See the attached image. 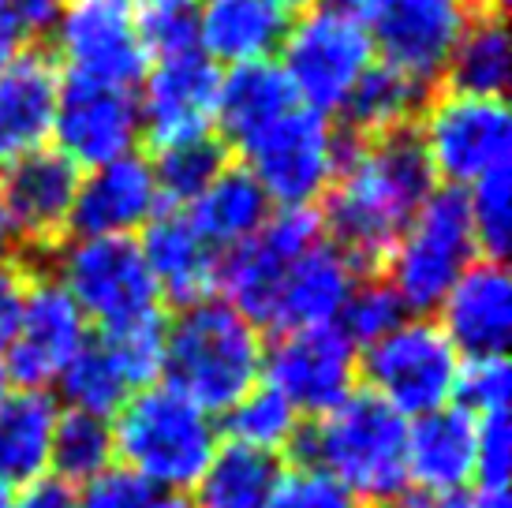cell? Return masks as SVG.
Wrapping results in <instances>:
<instances>
[{"instance_id": "cell-12", "label": "cell", "mask_w": 512, "mask_h": 508, "mask_svg": "<svg viewBox=\"0 0 512 508\" xmlns=\"http://www.w3.org/2000/svg\"><path fill=\"white\" fill-rule=\"evenodd\" d=\"M262 381L311 423L359 389V348L337 322L288 329L266 344Z\"/></svg>"}, {"instance_id": "cell-26", "label": "cell", "mask_w": 512, "mask_h": 508, "mask_svg": "<svg viewBox=\"0 0 512 508\" xmlns=\"http://www.w3.org/2000/svg\"><path fill=\"white\" fill-rule=\"evenodd\" d=\"M299 101L292 94L288 79L281 75L277 60H255L240 68L221 71L217 83V113L214 135L228 150H243L247 142L262 135L273 120H281Z\"/></svg>"}, {"instance_id": "cell-4", "label": "cell", "mask_w": 512, "mask_h": 508, "mask_svg": "<svg viewBox=\"0 0 512 508\" xmlns=\"http://www.w3.org/2000/svg\"><path fill=\"white\" fill-rule=\"evenodd\" d=\"M113 449L116 464L157 494H191L221 449V426L210 411L154 381L113 415Z\"/></svg>"}, {"instance_id": "cell-22", "label": "cell", "mask_w": 512, "mask_h": 508, "mask_svg": "<svg viewBox=\"0 0 512 508\" xmlns=\"http://www.w3.org/2000/svg\"><path fill=\"white\" fill-rule=\"evenodd\" d=\"M363 277L348 254L337 251L329 240L314 243L285 269L277 284V296L270 303L266 329L288 333V329H307V325L337 322L344 311V299L352 296L356 281Z\"/></svg>"}, {"instance_id": "cell-10", "label": "cell", "mask_w": 512, "mask_h": 508, "mask_svg": "<svg viewBox=\"0 0 512 508\" xmlns=\"http://www.w3.org/2000/svg\"><path fill=\"white\" fill-rule=\"evenodd\" d=\"M460 363L434 318L408 314L393 333L359 352V385L404 419H419L453 404Z\"/></svg>"}, {"instance_id": "cell-47", "label": "cell", "mask_w": 512, "mask_h": 508, "mask_svg": "<svg viewBox=\"0 0 512 508\" xmlns=\"http://www.w3.org/2000/svg\"><path fill=\"white\" fill-rule=\"evenodd\" d=\"M382 508H471V494H438V490H419L408 486Z\"/></svg>"}, {"instance_id": "cell-13", "label": "cell", "mask_w": 512, "mask_h": 508, "mask_svg": "<svg viewBox=\"0 0 512 508\" xmlns=\"http://www.w3.org/2000/svg\"><path fill=\"white\" fill-rule=\"evenodd\" d=\"M468 15L471 8L464 0H370L359 19L378 64L430 90L441 83Z\"/></svg>"}, {"instance_id": "cell-3", "label": "cell", "mask_w": 512, "mask_h": 508, "mask_svg": "<svg viewBox=\"0 0 512 508\" xmlns=\"http://www.w3.org/2000/svg\"><path fill=\"white\" fill-rule=\"evenodd\" d=\"M292 456L326 471L370 508H382L408 490V419L356 389L333 411L303 423Z\"/></svg>"}, {"instance_id": "cell-57", "label": "cell", "mask_w": 512, "mask_h": 508, "mask_svg": "<svg viewBox=\"0 0 512 508\" xmlns=\"http://www.w3.org/2000/svg\"><path fill=\"white\" fill-rule=\"evenodd\" d=\"M124 4H131V0H124Z\"/></svg>"}, {"instance_id": "cell-36", "label": "cell", "mask_w": 512, "mask_h": 508, "mask_svg": "<svg viewBox=\"0 0 512 508\" xmlns=\"http://www.w3.org/2000/svg\"><path fill=\"white\" fill-rule=\"evenodd\" d=\"M464 202H468V221L479 258L505 262V251L512 243V165L471 184L464 191Z\"/></svg>"}, {"instance_id": "cell-32", "label": "cell", "mask_w": 512, "mask_h": 508, "mask_svg": "<svg viewBox=\"0 0 512 508\" xmlns=\"http://www.w3.org/2000/svg\"><path fill=\"white\" fill-rule=\"evenodd\" d=\"M217 426H221V441H228V445L266 452V456L281 460V456L296 449V438L299 430H303V415L277 389H270L266 381H258L251 393H243L217 419Z\"/></svg>"}, {"instance_id": "cell-56", "label": "cell", "mask_w": 512, "mask_h": 508, "mask_svg": "<svg viewBox=\"0 0 512 508\" xmlns=\"http://www.w3.org/2000/svg\"><path fill=\"white\" fill-rule=\"evenodd\" d=\"M12 393V381H8V374H4V367H0V400Z\"/></svg>"}, {"instance_id": "cell-45", "label": "cell", "mask_w": 512, "mask_h": 508, "mask_svg": "<svg viewBox=\"0 0 512 508\" xmlns=\"http://www.w3.org/2000/svg\"><path fill=\"white\" fill-rule=\"evenodd\" d=\"M30 277L34 273H30L19 254H4L0 258V352H4V344L12 337L15 318H19V303H23Z\"/></svg>"}, {"instance_id": "cell-39", "label": "cell", "mask_w": 512, "mask_h": 508, "mask_svg": "<svg viewBox=\"0 0 512 508\" xmlns=\"http://www.w3.org/2000/svg\"><path fill=\"white\" fill-rule=\"evenodd\" d=\"M105 340V348L116 355V363L124 367L128 381L135 385V393L161 381V352H165V311L135 318L128 325H116L98 333Z\"/></svg>"}, {"instance_id": "cell-19", "label": "cell", "mask_w": 512, "mask_h": 508, "mask_svg": "<svg viewBox=\"0 0 512 508\" xmlns=\"http://www.w3.org/2000/svg\"><path fill=\"white\" fill-rule=\"evenodd\" d=\"M441 333L460 359L509 355L512 344V281L505 262L475 258L464 277L438 303Z\"/></svg>"}, {"instance_id": "cell-35", "label": "cell", "mask_w": 512, "mask_h": 508, "mask_svg": "<svg viewBox=\"0 0 512 508\" xmlns=\"http://www.w3.org/2000/svg\"><path fill=\"white\" fill-rule=\"evenodd\" d=\"M113 464V419L60 408L53 426V449H49V475L79 490L83 482L109 471Z\"/></svg>"}, {"instance_id": "cell-27", "label": "cell", "mask_w": 512, "mask_h": 508, "mask_svg": "<svg viewBox=\"0 0 512 508\" xmlns=\"http://www.w3.org/2000/svg\"><path fill=\"white\" fill-rule=\"evenodd\" d=\"M60 400L49 389H12L0 400V490H27L49 475Z\"/></svg>"}, {"instance_id": "cell-31", "label": "cell", "mask_w": 512, "mask_h": 508, "mask_svg": "<svg viewBox=\"0 0 512 508\" xmlns=\"http://www.w3.org/2000/svg\"><path fill=\"white\" fill-rule=\"evenodd\" d=\"M285 464L277 456L221 441L214 464L195 486V508H270Z\"/></svg>"}, {"instance_id": "cell-15", "label": "cell", "mask_w": 512, "mask_h": 508, "mask_svg": "<svg viewBox=\"0 0 512 508\" xmlns=\"http://www.w3.org/2000/svg\"><path fill=\"white\" fill-rule=\"evenodd\" d=\"M90 340V322L49 273H34L19 303V318L0 367L15 389H49L57 385L60 370Z\"/></svg>"}, {"instance_id": "cell-7", "label": "cell", "mask_w": 512, "mask_h": 508, "mask_svg": "<svg viewBox=\"0 0 512 508\" xmlns=\"http://www.w3.org/2000/svg\"><path fill=\"white\" fill-rule=\"evenodd\" d=\"M475 258H479V247L471 236L464 191L434 187V195L400 232V240L393 243L378 273L393 284L408 314L430 318Z\"/></svg>"}, {"instance_id": "cell-18", "label": "cell", "mask_w": 512, "mask_h": 508, "mask_svg": "<svg viewBox=\"0 0 512 508\" xmlns=\"http://www.w3.org/2000/svg\"><path fill=\"white\" fill-rule=\"evenodd\" d=\"M79 176L83 172L53 146H38L0 165V198L12 213L23 251H49L68 236Z\"/></svg>"}, {"instance_id": "cell-37", "label": "cell", "mask_w": 512, "mask_h": 508, "mask_svg": "<svg viewBox=\"0 0 512 508\" xmlns=\"http://www.w3.org/2000/svg\"><path fill=\"white\" fill-rule=\"evenodd\" d=\"M404 318H408V307L400 303L393 284L385 281L382 273H363L356 288H352V296L344 299V311L337 318V325L344 329V337L363 352L367 344L382 340L385 333H393Z\"/></svg>"}, {"instance_id": "cell-21", "label": "cell", "mask_w": 512, "mask_h": 508, "mask_svg": "<svg viewBox=\"0 0 512 508\" xmlns=\"http://www.w3.org/2000/svg\"><path fill=\"white\" fill-rule=\"evenodd\" d=\"M135 240H139V251H143V262L157 284L161 303H172L180 311L187 303L217 296L221 254L202 240L187 210L161 206Z\"/></svg>"}, {"instance_id": "cell-41", "label": "cell", "mask_w": 512, "mask_h": 508, "mask_svg": "<svg viewBox=\"0 0 512 508\" xmlns=\"http://www.w3.org/2000/svg\"><path fill=\"white\" fill-rule=\"evenodd\" d=\"M270 508H370L352 490L311 464H292L281 471Z\"/></svg>"}, {"instance_id": "cell-44", "label": "cell", "mask_w": 512, "mask_h": 508, "mask_svg": "<svg viewBox=\"0 0 512 508\" xmlns=\"http://www.w3.org/2000/svg\"><path fill=\"white\" fill-rule=\"evenodd\" d=\"M60 8H64V0H0V15L12 23V30L23 42L53 34Z\"/></svg>"}, {"instance_id": "cell-42", "label": "cell", "mask_w": 512, "mask_h": 508, "mask_svg": "<svg viewBox=\"0 0 512 508\" xmlns=\"http://www.w3.org/2000/svg\"><path fill=\"white\" fill-rule=\"evenodd\" d=\"M479 438H475V482L479 490H505L512 475V423L509 411L475 419Z\"/></svg>"}, {"instance_id": "cell-53", "label": "cell", "mask_w": 512, "mask_h": 508, "mask_svg": "<svg viewBox=\"0 0 512 508\" xmlns=\"http://www.w3.org/2000/svg\"><path fill=\"white\" fill-rule=\"evenodd\" d=\"M333 8H341V12H352V15H363V8H367L370 0H329Z\"/></svg>"}, {"instance_id": "cell-51", "label": "cell", "mask_w": 512, "mask_h": 508, "mask_svg": "<svg viewBox=\"0 0 512 508\" xmlns=\"http://www.w3.org/2000/svg\"><path fill=\"white\" fill-rule=\"evenodd\" d=\"M150 508H195V501H191V494H157Z\"/></svg>"}, {"instance_id": "cell-6", "label": "cell", "mask_w": 512, "mask_h": 508, "mask_svg": "<svg viewBox=\"0 0 512 508\" xmlns=\"http://www.w3.org/2000/svg\"><path fill=\"white\" fill-rule=\"evenodd\" d=\"M49 277L98 333L161 311V296L135 236H64L49 247Z\"/></svg>"}, {"instance_id": "cell-17", "label": "cell", "mask_w": 512, "mask_h": 508, "mask_svg": "<svg viewBox=\"0 0 512 508\" xmlns=\"http://www.w3.org/2000/svg\"><path fill=\"white\" fill-rule=\"evenodd\" d=\"M217 83L221 68L210 57H202L199 49L150 60L135 94L143 116V139L165 146V142L214 135Z\"/></svg>"}, {"instance_id": "cell-16", "label": "cell", "mask_w": 512, "mask_h": 508, "mask_svg": "<svg viewBox=\"0 0 512 508\" xmlns=\"http://www.w3.org/2000/svg\"><path fill=\"white\" fill-rule=\"evenodd\" d=\"M49 139H53V150H60L79 172L139 154L143 116H139L135 90L64 79Z\"/></svg>"}, {"instance_id": "cell-33", "label": "cell", "mask_w": 512, "mask_h": 508, "mask_svg": "<svg viewBox=\"0 0 512 508\" xmlns=\"http://www.w3.org/2000/svg\"><path fill=\"white\" fill-rule=\"evenodd\" d=\"M57 393L64 400V408L113 419L116 411L128 404L135 385L128 381L124 367L116 363V355L105 348V340L90 333V340L75 352L72 363L60 370Z\"/></svg>"}, {"instance_id": "cell-52", "label": "cell", "mask_w": 512, "mask_h": 508, "mask_svg": "<svg viewBox=\"0 0 512 508\" xmlns=\"http://www.w3.org/2000/svg\"><path fill=\"white\" fill-rule=\"evenodd\" d=\"M281 12H307V8H314L318 0H273Z\"/></svg>"}, {"instance_id": "cell-9", "label": "cell", "mask_w": 512, "mask_h": 508, "mask_svg": "<svg viewBox=\"0 0 512 508\" xmlns=\"http://www.w3.org/2000/svg\"><path fill=\"white\" fill-rule=\"evenodd\" d=\"M412 131L441 187L468 191L490 172L509 169L512 116L501 98L438 90L423 101Z\"/></svg>"}, {"instance_id": "cell-11", "label": "cell", "mask_w": 512, "mask_h": 508, "mask_svg": "<svg viewBox=\"0 0 512 508\" xmlns=\"http://www.w3.org/2000/svg\"><path fill=\"white\" fill-rule=\"evenodd\" d=\"M53 45L64 79L135 90L150 68V53L124 0H64Z\"/></svg>"}, {"instance_id": "cell-28", "label": "cell", "mask_w": 512, "mask_h": 508, "mask_svg": "<svg viewBox=\"0 0 512 508\" xmlns=\"http://www.w3.org/2000/svg\"><path fill=\"white\" fill-rule=\"evenodd\" d=\"M270 213L273 202L258 187V180L243 165H232V161L221 169L214 184L187 206L191 225L199 228V236L217 254L232 251V247L247 243L251 236H258L262 225L270 221Z\"/></svg>"}, {"instance_id": "cell-49", "label": "cell", "mask_w": 512, "mask_h": 508, "mask_svg": "<svg viewBox=\"0 0 512 508\" xmlns=\"http://www.w3.org/2000/svg\"><path fill=\"white\" fill-rule=\"evenodd\" d=\"M23 251V243H19V232L12 225V213L4 206V198H0V258L4 254H19Z\"/></svg>"}, {"instance_id": "cell-46", "label": "cell", "mask_w": 512, "mask_h": 508, "mask_svg": "<svg viewBox=\"0 0 512 508\" xmlns=\"http://www.w3.org/2000/svg\"><path fill=\"white\" fill-rule=\"evenodd\" d=\"M15 501H19V508H79V494H75V486L53 479V475L30 482L27 490H19V494H15Z\"/></svg>"}, {"instance_id": "cell-20", "label": "cell", "mask_w": 512, "mask_h": 508, "mask_svg": "<svg viewBox=\"0 0 512 508\" xmlns=\"http://www.w3.org/2000/svg\"><path fill=\"white\" fill-rule=\"evenodd\" d=\"M161 210L150 157L128 154L79 176L68 236H139Z\"/></svg>"}, {"instance_id": "cell-55", "label": "cell", "mask_w": 512, "mask_h": 508, "mask_svg": "<svg viewBox=\"0 0 512 508\" xmlns=\"http://www.w3.org/2000/svg\"><path fill=\"white\" fill-rule=\"evenodd\" d=\"M0 508H19V501H15L12 490H0Z\"/></svg>"}, {"instance_id": "cell-1", "label": "cell", "mask_w": 512, "mask_h": 508, "mask_svg": "<svg viewBox=\"0 0 512 508\" xmlns=\"http://www.w3.org/2000/svg\"><path fill=\"white\" fill-rule=\"evenodd\" d=\"M434 187L438 180L412 127L378 139H344L337 180L318 202L322 232L359 273H378Z\"/></svg>"}, {"instance_id": "cell-34", "label": "cell", "mask_w": 512, "mask_h": 508, "mask_svg": "<svg viewBox=\"0 0 512 508\" xmlns=\"http://www.w3.org/2000/svg\"><path fill=\"white\" fill-rule=\"evenodd\" d=\"M225 165H228V146L217 135H199V139H180V142L154 146L150 169H154L161 206L187 210L221 176Z\"/></svg>"}, {"instance_id": "cell-40", "label": "cell", "mask_w": 512, "mask_h": 508, "mask_svg": "<svg viewBox=\"0 0 512 508\" xmlns=\"http://www.w3.org/2000/svg\"><path fill=\"white\" fill-rule=\"evenodd\" d=\"M509 396H512V370L505 355H494V359H464L460 363L453 404L468 411L471 419H486V415L509 411Z\"/></svg>"}, {"instance_id": "cell-24", "label": "cell", "mask_w": 512, "mask_h": 508, "mask_svg": "<svg viewBox=\"0 0 512 508\" xmlns=\"http://www.w3.org/2000/svg\"><path fill=\"white\" fill-rule=\"evenodd\" d=\"M475 438L479 426L456 404L408 419V486L468 494L475 482Z\"/></svg>"}, {"instance_id": "cell-25", "label": "cell", "mask_w": 512, "mask_h": 508, "mask_svg": "<svg viewBox=\"0 0 512 508\" xmlns=\"http://www.w3.org/2000/svg\"><path fill=\"white\" fill-rule=\"evenodd\" d=\"M288 30V12L273 0H199V53L221 68L273 60Z\"/></svg>"}, {"instance_id": "cell-30", "label": "cell", "mask_w": 512, "mask_h": 508, "mask_svg": "<svg viewBox=\"0 0 512 508\" xmlns=\"http://www.w3.org/2000/svg\"><path fill=\"white\" fill-rule=\"evenodd\" d=\"M512 79V42L501 12H471L468 27L445 64V90L471 98H501Z\"/></svg>"}, {"instance_id": "cell-14", "label": "cell", "mask_w": 512, "mask_h": 508, "mask_svg": "<svg viewBox=\"0 0 512 508\" xmlns=\"http://www.w3.org/2000/svg\"><path fill=\"white\" fill-rule=\"evenodd\" d=\"M322 240H326V232H322L318 206L273 210L258 236L221 254L217 296L232 303L243 318H251L258 329H266L270 303L277 296V284L285 277V269Z\"/></svg>"}, {"instance_id": "cell-8", "label": "cell", "mask_w": 512, "mask_h": 508, "mask_svg": "<svg viewBox=\"0 0 512 508\" xmlns=\"http://www.w3.org/2000/svg\"><path fill=\"white\" fill-rule=\"evenodd\" d=\"M236 154L243 169L266 191L273 210L318 206L337 180L344 135L333 116L296 105Z\"/></svg>"}, {"instance_id": "cell-54", "label": "cell", "mask_w": 512, "mask_h": 508, "mask_svg": "<svg viewBox=\"0 0 512 508\" xmlns=\"http://www.w3.org/2000/svg\"><path fill=\"white\" fill-rule=\"evenodd\" d=\"M471 12H501V0H464Z\"/></svg>"}, {"instance_id": "cell-48", "label": "cell", "mask_w": 512, "mask_h": 508, "mask_svg": "<svg viewBox=\"0 0 512 508\" xmlns=\"http://www.w3.org/2000/svg\"><path fill=\"white\" fill-rule=\"evenodd\" d=\"M19 49H23V38L12 30V23L0 15V71L8 68L15 57H19Z\"/></svg>"}, {"instance_id": "cell-50", "label": "cell", "mask_w": 512, "mask_h": 508, "mask_svg": "<svg viewBox=\"0 0 512 508\" xmlns=\"http://www.w3.org/2000/svg\"><path fill=\"white\" fill-rule=\"evenodd\" d=\"M471 508H512V501L505 490H479L471 494Z\"/></svg>"}, {"instance_id": "cell-2", "label": "cell", "mask_w": 512, "mask_h": 508, "mask_svg": "<svg viewBox=\"0 0 512 508\" xmlns=\"http://www.w3.org/2000/svg\"><path fill=\"white\" fill-rule=\"evenodd\" d=\"M262 355V329L221 296H206L165 318L161 381L221 419L262 381Z\"/></svg>"}, {"instance_id": "cell-5", "label": "cell", "mask_w": 512, "mask_h": 508, "mask_svg": "<svg viewBox=\"0 0 512 508\" xmlns=\"http://www.w3.org/2000/svg\"><path fill=\"white\" fill-rule=\"evenodd\" d=\"M277 57L299 105L322 116L341 113L348 94L378 60L363 19L333 4H314L288 19Z\"/></svg>"}, {"instance_id": "cell-23", "label": "cell", "mask_w": 512, "mask_h": 508, "mask_svg": "<svg viewBox=\"0 0 512 508\" xmlns=\"http://www.w3.org/2000/svg\"><path fill=\"white\" fill-rule=\"evenodd\" d=\"M60 83L64 75L45 49H19V57L0 71V165L49 146Z\"/></svg>"}, {"instance_id": "cell-43", "label": "cell", "mask_w": 512, "mask_h": 508, "mask_svg": "<svg viewBox=\"0 0 512 508\" xmlns=\"http://www.w3.org/2000/svg\"><path fill=\"white\" fill-rule=\"evenodd\" d=\"M75 494H79V508H150L157 490L146 486L139 475H131L128 467L113 464L109 471L83 482Z\"/></svg>"}, {"instance_id": "cell-38", "label": "cell", "mask_w": 512, "mask_h": 508, "mask_svg": "<svg viewBox=\"0 0 512 508\" xmlns=\"http://www.w3.org/2000/svg\"><path fill=\"white\" fill-rule=\"evenodd\" d=\"M150 60L199 49V0H131Z\"/></svg>"}, {"instance_id": "cell-29", "label": "cell", "mask_w": 512, "mask_h": 508, "mask_svg": "<svg viewBox=\"0 0 512 508\" xmlns=\"http://www.w3.org/2000/svg\"><path fill=\"white\" fill-rule=\"evenodd\" d=\"M430 98L427 86L412 83L408 75L385 68L374 60V68L359 79V86L348 94L344 109L337 113L344 139H378V135H393V131H408L415 127V116Z\"/></svg>"}]
</instances>
